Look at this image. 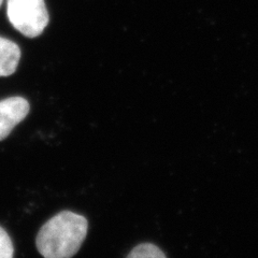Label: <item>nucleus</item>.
<instances>
[{"label":"nucleus","mask_w":258,"mask_h":258,"mask_svg":"<svg viewBox=\"0 0 258 258\" xmlns=\"http://www.w3.org/2000/svg\"><path fill=\"white\" fill-rule=\"evenodd\" d=\"M88 223L84 216L62 211L40 228L36 246L44 258H71L82 246Z\"/></svg>","instance_id":"obj_1"},{"label":"nucleus","mask_w":258,"mask_h":258,"mask_svg":"<svg viewBox=\"0 0 258 258\" xmlns=\"http://www.w3.org/2000/svg\"><path fill=\"white\" fill-rule=\"evenodd\" d=\"M7 14L12 26L28 38L41 35L50 20L44 0H8Z\"/></svg>","instance_id":"obj_2"},{"label":"nucleus","mask_w":258,"mask_h":258,"mask_svg":"<svg viewBox=\"0 0 258 258\" xmlns=\"http://www.w3.org/2000/svg\"><path fill=\"white\" fill-rule=\"evenodd\" d=\"M28 101L23 97H10L0 100V141L9 136L29 113Z\"/></svg>","instance_id":"obj_3"},{"label":"nucleus","mask_w":258,"mask_h":258,"mask_svg":"<svg viewBox=\"0 0 258 258\" xmlns=\"http://www.w3.org/2000/svg\"><path fill=\"white\" fill-rule=\"evenodd\" d=\"M21 59L19 45L0 37V77H9L18 69Z\"/></svg>","instance_id":"obj_4"},{"label":"nucleus","mask_w":258,"mask_h":258,"mask_svg":"<svg viewBox=\"0 0 258 258\" xmlns=\"http://www.w3.org/2000/svg\"><path fill=\"white\" fill-rule=\"evenodd\" d=\"M126 258H167L161 249L152 243H141L132 249Z\"/></svg>","instance_id":"obj_5"},{"label":"nucleus","mask_w":258,"mask_h":258,"mask_svg":"<svg viewBox=\"0 0 258 258\" xmlns=\"http://www.w3.org/2000/svg\"><path fill=\"white\" fill-rule=\"evenodd\" d=\"M14 247L8 232L0 227V258H13Z\"/></svg>","instance_id":"obj_6"},{"label":"nucleus","mask_w":258,"mask_h":258,"mask_svg":"<svg viewBox=\"0 0 258 258\" xmlns=\"http://www.w3.org/2000/svg\"><path fill=\"white\" fill-rule=\"evenodd\" d=\"M3 2L4 0H0V7H2V5H3Z\"/></svg>","instance_id":"obj_7"}]
</instances>
